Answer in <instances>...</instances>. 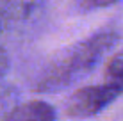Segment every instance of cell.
Wrapping results in <instances>:
<instances>
[{"instance_id": "6da1fadb", "label": "cell", "mask_w": 123, "mask_h": 121, "mask_svg": "<svg viewBox=\"0 0 123 121\" xmlns=\"http://www.w3.org/2000/svg\"><path fill=\"white\" fill-rule=\"evenodd\" d=\"M116 39V32L102 30L71 45L43 69L41 77L37 78L36 91L52 93L70 86L75 78L89 73L102 61V57L114 46Z\"/></svg>"}, {"instance_id": "7a4b0ae2", "label": "cell", "mask_w": 123, "mask_h": 121, "mask_svg": "<svg viewBox=\"0 0 123 121\" xmlns=\"http://www.w3.org/2000/svg\"><path fill=\"white\" fill-rule=\"evenodd\" d=\"M118 94L116 89H112L109 84H96V86H86L77 89L66 102L64 112L68 118L73 119H86L100 114L107 105L116 100Z\"/></svg>"}, {"instance_id": "3957f363", "label": "cell", "mask_w": 123, "mask_h": 121, "mask_svg": "<svg viewBox=\"0 0 123 121\" xmlns=\"http://www.w3.org/2000/svg\"><path fill=\"white\" fill-rule=\"evenodd\" d=\"M57 112L43 100H31L16 105L6 114L4 121H55Z\"/></svg>"}, {"instance_id": "277c9868", "label": "cell", "mask_w": 123, "mask_h": 121, "mask_svg": "<svg viewBox=\"0 0 123 121\" xmlns=\"http://www.w3.org/2000/svg\"><path fill=\"white\" fill-rule=\"evenodd\" d=\"M105 84L116 89L118 94H123V50L109 59L105 68Z\"/></svg>"}, {"instance_id": "5b68a950", "label": "cell", "mask_w": 123, "mask_h": 121, "mask_svg": "<svg viewBox=\"0 0 123 121\" xmlns=\"http://www.w3.org/2000/svg\"><path fill=\"white\" fill-rule=\"evenodd\" d=\"M77 6L84 11H93V9H98V7H107L112 6V4L120 2V0H75Z\"/></svg>"}, {"instance_id": "8992f818", "label": "cell", "mask_w": 123, "mask_h": 121, "mask_svg": "<svg viewBox=\"0 0 123 121\" xmlns=\"http://www.w3.org/2000/svg\"><path fill=\"white\" fill-rule=\"evenodd\" d=\"M7 68H9V57H7V53L0 48V78L4 77V73L7 71Z\"/></svg>"}]
</instances>
